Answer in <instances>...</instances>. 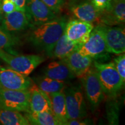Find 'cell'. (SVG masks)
<instances>
[{"instance_id":"obj_21","label":"cell","mask_w":125,"mask_h":125,"mask_svg":"<svg viewBox=\"0 0 125 125\" xmlns=\"http://www.w3.org/2000/svg\"><path fill=\"white\" fill-rule=\"evenodd\" d=\"M0 124L3 125H29L26 116L17 111L0 107Z\"/></svg>"},{"instance_id":"obj_17","label":"cell","mask_w":125,"mask_h":125,"mask_svg":"<svg viewBox=\"0 0 125 125\" xmlns=\"http://www.w3.org/2000/svg\"><path fill=\"white\" fill-rule=\"evenodd\" d=\"M43 74L48 77L64 82L75 76L63 60L51 62L45 68Z\"/></svg>"},{"instance_id":"obj_22","label":"cell","mask_w":125,"mask_h":125,"mask_svg":"<svg viewBox=\"0 0 125 125\" xmlns=\"http://www.w3.org/2000/svg\"><path fill=\"white\" fill-rule=\"evenodd\" d=\"M25 116L30 125H60V123L52 111L26 112Z\"/></svg>"},{"instance_id":"obj_31","label":"cell","mask_w":125,"mask_h":125,"mask_svg":"<svg viewBox=\"0 0 125 125\" xmlns=\"http://www.w3.org/2000/svg\"><path fill=\"white\" fill-rule=\"evenodd\" d=\"M3 0H0V9H1V4H2Z\"/></svg>"},{"instance_id":"obj_4","label":"cell","mask_w":125,"mask_h":125,"mask_svg":"<svg viewBox=\"0 0 125 125\" xmlns=\"http://www.w3.org/2000/svg\"><path fill=\"white\" fill-rule=\"evenodd\" d=\"M68 119H83L86 116V106L82 89L79 85L64 89Z\"/></svg>"},{"instance_id":"obj_6","label":"cell","mask_w":125,"mask_h":125,"mask_svg":"<svg viewBox=\"0 0 125 125\" xmlns=\"http://www.w3.org/2000/svg\"><path fill=\"white\" fill-rule=\"evenodd\" d=\"M0 107L19 112H29V90H10L0 87Z\"/></svg>"},{"instance_id":"obj_12","label":"cell","mask_w":125,"mask_h":125,"mask_svg":"<svg viewBox=\"0 0 125 125\" xmlns=\"http://www.w3.org/2000/svg\"><path fill=\"white\" fill-rule=\"evenodd\" d=\"M125 21V1L112 0L108 8L101 10L99 23L106 26L122 24Z\"/></svg>"},{"instance_id":"obj_13","label":"cell","mask_w":125,"mask_h":125,"mask_svg":"<svg viewBox=\"0 0 125 125\" xmlns=\"http://www.w3.org/2000/svg\"><path fill=\"white\" fill-rule=\"evenodd\" d=\"M28 90L29 92L30 111H52L49 96L41 90L35 83H32Z\"/></svg>"},{"instance_id":"obj_7","label":"cell","mask_w":125,"mask_h":125,"mask_svg":"<svg viewBox=\"0 0 125 125\" xmlns=\"http://www.w3.org/2000/svg\"><path fill=\"white\" fill-rule=\"evenodd\" d=\"M77 51L83 56L92 58L104 57L108 52L105 40L98 26L94 27L87 40L79 47Z\"/></svg>"},{"instance_id":"obj_18","label":"cell","mask_w":125,"mask_h":125,"mask_svg":"<svg viewBox=\"0 0 125 125\" xmlns=\"http://www.w3.org/2000/svg\"><path fill=\"white\" fill-rule=\"evenodd\" d=\"M79 47V45L68 40L63 34L56 42L48 56L52 58L62 60L73 52L78 50Z\"/></svg>"},{"instance_id":"obj_19","label":"cell","mask_w":125,"mask_h":125,"mask_svg":"<svg viewBox=\"0 0 125 125\" xmlns=\"http://www.w3.org/2000/svg\"><path fill=\"white\" fill-rule=\"evenodd\" d=\"M52 111L60 122V125H65L68 120L65 104V94L63 90L49 95Z\"/></svg>"},{"instance_id":"obj_26","label":"cell","mask_w":125,"mask_h":125,"mask_svg":"<svg viewBox=\"0 0 125 125\" xmlns=\"http://www.w3.org/2000/svg\"><path fill=\"white\" fill-rule=\"evenodd\" d=\"M1 9L5 14L10 13L16 9V7L14 2L9 0H3L1 4Z\"/></svg>"},{"instance_id":"obj_8","label":"cell","mask_w":125,"mask_h":125,"mask_svg":"<svg viewBox=\"0 0 125 125\" xmlns=\"http://www.w3.org/2000/svg\"><path fill=\"white\" fill-rule=\"evenodd\" d=\"M105 40L109 53L116 55L125 53V33L124 27H112L99 24L98 25Z\"/></svg>"},{"instance_id":"obj_29","label":"cell","mask_w":125,"mask_h":125,"mask_svg":"<svg viewBox=\"0 0 125 125\" xmlns=\"http://www.w3.org/2000/svg\"><path fill=\"white\" fill-rule=\"evenodd\" d=\"M26 4V0H16L15 5L16 7V9L25 12Z\"/></svg>"},{"instance_id":"obj_32","label":"cell","mask_w":125,"mask_h":125,"mask_svg":"<svg viewBox=\"0 0 125 125\" xmlns=\"http://www.w3.org/2000/svg\"><path fill=\"white\" fill-rule=\"evenodd\" d=\"M1 66H0V68H1Z\"/></svg>"},{"instance_id":"obj_23","label":"cell","mask_w":125,"mask_h":125,"mask_svg":"<svg viewBox=\"0 0 125 125\" xmlns=\"http://www.w3.org/2000/svg\"><path fill=\"white\" fill-rule=\"evenodd\" d=\"M114 63L123 82H125V54H121L114 59Z\"/></svg>"},{"instance_id":"obj_16","label":"cell","mask_w":125,"mask_h":125,"mask_svg":"<svg viewBox=\"0 0 125 125\" xmlns=\"http://www.w3.org/2000/svg\"><path fill=\"white\" fill-rule=\"evenodd\" d=\"M29 24V20L26 12L18 9L5 14L2 20V27L7 31L23 30Z\"/></svg>"},{"instance_id":"obj_15","label":"cell","mask_w":125,"mask_h":125,"mask_svg":"<svg viewBox=\"0 0 125 125\" xmlns=\"http://www.w3.org/2000/svg\"><path fill=\"white\" fill-rule=\"evenodd\" d=\"M71 10L78 19L92 23L99 22L101 10L95 7L91 1H85L74 5Z\"/></svg>"},{"instance_id":"obj_14","label":"cell","mask_w":125,"mask_h":125,"mask_svg":"<svg viewBox=\"0 0 125 125\" xmlns=\"http://www.w3.org/2000/svg\"><path fill=\"white\" fill-rule=\"evenodd\" d=\"M63 60L75 76L80 78L89 70L93 62L90 56H83L75 51L66 56Z\"/></svg>"},{"instance_id":"obj_9","label":"cell","mask_w":125,"mask_h":125,"mask_svg":"<svg viewBox=\"0 0 125 125\" xmlns=\"http://www.w3.org/2000/svg\"><path fill=\"white\" fill-rule=\"evenodd\" d=\"M25 12L30 23L33 26H38L57 18L52 11L42 0H26Z\"/></svg>"},{"instance_id":"obj_24","label":"cell","mask_w":125,"mask_h":125,"mask_svg":"<svg viewBox=\"0 0 125 125\" xmlns=\"http://www.w3.org/2000/svg\"><path fill=\"white\" fill-rule=\"evenodd\" d=\"M56 14L62 10L64 0H42Z\"/></svg>"},{"instance_id":"obj_30","label":"cell","mask_w":125,"mask_h":125,"mask_svg":"<svg viewBox=\"0 0 125 125\" xmlns=\"http://www.w3.org/2000/svg\"><path fill=\"white\" fill-rule=\"evenodd\" d=\"M1 12H2V10L0 9V22H1V20H2V13H1Z\"/></svg>"},{"instance_id":"obj_27","label":"cell","mask_w":125,"mask_h":125,"mask_svg":"<svg viewBox=\"0 0 125 125\" xmlns=\"http://www.w3.org/2000/svg\"><path fill=\"white\" fill-rule=\"evenodd\" d=\"M112 0H91V2L95 7L100 10L108 8L110 5Z\"/></svg>"},{"instance_id":"obj_1","label":"cell","mask_w":125,"mask_h":125,"mask_svg":"<svg viewBox=\"0 0 125 125\" xmlns=\"http://www.w3.org/2000/svg\"><path fill=\"white\" fill-rule=\"evenodd\" d=\"M67 22L65 18H56L38 26L28 35V40L34 46L44 51L48 55L59 38L64 34Z\"/></svg>"},{"instance_id":"obj_10","label":"cell","mask_w":125,"mask_h":125,"mask_svg":"<svg viewBox=\"0 0 125 125\" xmlns=\"http://www.w3.org/2000/svg\"><path fill=\"white\" fill-rule=\"evenodd\" d=\"M34 81L11 68H0V87L10 90H28Z\"/></svg>"},{"instance_id":"obj_3","label":"cell","mask_w":125,"mask_h":125,"mask_svg":"<svg viewBox=\"0 0 125 125\" xmlns=\"http://www.w3.org/2000/svg\"><path fill=\"white\" fill-rule=\"evenodd\" d=\"M0 58L11 69L26 76H29L34 70L45 61L43 56L35 54L14 55L0 49Z\"/></svg>"},{"instance_id":"obj_25","label":"cell","mask_w":125,"mask_h":125,"mask_svg":"<svg viewBox=\"0 0 125 125\" xmlns=\"http://www.w3.org/2000/svg\"><path fill=\"white\" fill-rule=\"evenodd\" d=\"M14 43L13 40L8 34L0 30V49L8 48Z\"/></svg>"},{"instance_id":"obj_28","label":"cell","mask_w":125,"mask_h":125,"mask_svg":"<svg viewBox=\"0 0 125 125\" xmlns=\"http://www.w3.org/2000/svg\"><path fill=\"white\" fill-rule=\"evenodd\" d=\"M90 124L89 122L87 120H83L82 119H68L65 125H85Z\"/></svg>"},{"instance_id":"obj_2","label":"cell","mask_w":125,"mask_h":125,"mask_svg":"<svg viewBox=\"0 0 125 125\" xmlns=\"http://www.w3.org/2000/svg\"><path fill=\"white\" fill-rule=\"evenodd\" d=\"M94 66L104 93L108 96H116L122 89L125 83L117 71L114 62L103 63L95 61Z\"/></svg>"},{"instance_id":"obj_20","label":"cell","mask_w":125,"mask_h":125,"mask_svg":"<svg viewBox=\"0 0 125 125\" xmlns=\"http://www.w3.org/2000/svg\"><path fill=\"white\" fill-rule=\"evenodd\" d=\"M34 82L41 90L48 94L62 91L65 87V82L56 80L46 76H40L34 79Z\"/></svg>"},{"instance_id":"obj_5","label":"cell","mask_w":125,"mask_h":125,"mask_svg":"<svg viewBox=\"0 0 125 125\" xmlns=\"http://www.w3.org/2000/svg\"><path fill=\"white\" fill-rule=\"evenodd\" d=\"M86 96L93 110L99 106L104 98V91L96 69L90 68L81 77Z\"/></svg>"},{"instance_id":"obj_11","label":"cell","mask_w":125,"mask_h":125,"mask_svg":"<svg viewBox=\"0 0 125 125\" xmlns=\"http://www.w3.org/2000/svg\"><path fill=\"white\" fill-rule=\"evenodd\" d=\"M94 27L92 23L79 19L72 20L67 22L64 34L68 40L80 46L89 38Z\"/></svg>"}]
</instances>
